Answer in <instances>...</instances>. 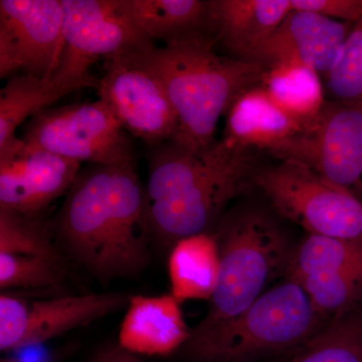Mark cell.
I'll return each mask as SVG.
<instances>
[{"instance_id": "484cf974", "label": "cell", "mask_w": 362, "mask_h": 362, "mask_svg": "<svg viewBox=\"0 0 362 362\" xmlns=\"http://www.w3.org/2000/svg\"><path fill=\"white\" fill-rule=\"evenodd\" d=\"M63 259L0 254V289L32 290L52 287L63 282Z\"/></svg>"}, {"instance_id": "6da1fadb", "label": "cell", "mask_w": 362, "mask_h": 362, "mask_svg": "<svg viewBox=\"0 0 362 362\" xmlns=\"http://www.w3.org/2000/svg\"><path fill=\"white\" fill-rule=\"evenodd\" d=\"M54 235L66 256L100 283L141 275L153 240L145 185L135 168H81L57 216Z\"/></svg>"}, {"instance_id": "2e32d148", "label": "cell", "mask_w": 362, "mask_h": 362, "mask_svg": "<svg viewBox=\"0 0 362 362\" xmlns=\"http://www.w3.org/2000/svg\"><path fill=\"white\" fill-rule=\"evenodd\" d=\"M190 332L181 303L171 293L136 295L126 308L117 343L134 356L165 357L177 354Z\"/></svg>"}, {"instance_id": "cb8c5ba5", "label": "cell", "mask_w": 362, "mask_h": 362, "mask_svg": "<svg viewBox=\"0 0 362 362\" xmlns=\"http://www.w3.org/2000/svg\"><path fill=\"white\" fill-rule=\"evenodd\" d=\"M296 282L314 308L330 320L362 305V267L308 276Z\"/></svg>"}, {"instance_id": "7402d4cb", "label": "cell", "mask_w": 362, "mask_h": 362, "mask_svg": "<svg viewBox=\"0 0 362 362\" xmlns=\"http://www.w3.org/2000/svg\"><path fill=\"white\" fill-rule=\"evenodd\" d=\"M362 267V235L354 238L308 235L298 242L285 278L308 276Z\"/></svg>"}, {"instance_id": "83f0119b", "label": "cell", "mask_w": 362, "mask_h": 362, "mask_svg": "<svg viewBox=\"0 0 362 362\" xmlns=\"http://www.w3.org/2000/svg\"><path fill=\"white\" fill-rule=\"evenodd\" d=\"M292 9L313 11L335 21L356 23L362 18V0H290Z\"/></svg>"}, {"instance_id": "f1b7e54d", "label": "cell", "mask_w": 362, "mask_h": 362, "mask_svg": "<svg viewBox=\"0 0 362 362\" xmlns=\"http://www.w3.org/2000/svg\"><path fill=\"white\" fill-rule=\"evenodd\" d=\"M0 362H58L59 354L44 345L25 347L6 354Z\"/></svg>"}, {"instance_id": "ac0fdd59", "label": "cell", "mask_w": 362, "mask_h": 362, "mask_svg": "<svg viewBox=\"0 0 362 362\" xmlns=\"http://www.w3.org/2000/svg\"><path fill=\"white\" fill-rule=\"evenodd\" d=\"M98 85L99 80L90 74L84 77L52 74L49 78L18 75L8 78L0 90V147L18 137L16 130L28 118L75 90Z\"/></svg>"}, {"instance_id": "4fadbf2b", "label": "cell", "mask_w": 362, "mask_h": 362, "mask_svg": "<svg viewBox=\"0 0 362 362\" xmlns=\"http://www.w3.org/2000/svg\"><path fill=\"white\" fill-rule=\"evenodd\" d=\"M80 162L56 156L16 137L0 147V209L39 216L66 194Z\"/></svg>"}, {"instance_id": "5b68a950", "label": "cell", "mask_w": 362, "mask_h": 362, "mask_svg": "<svg viewBox=\"0 0 362 362\" xmlns=\"http://www.w3.org/2000/svg\"><path fill=\"white\" fill-rule=\"evenodd\" d=\"M329 322L296 281L284 278L239 315L190 332L176 354L183 362H264L296 354Z\"/></svg>"}, {"instance_id": "8992f818", "label": "cell", "mask_w": 362, "mask_h": 362, "mask_svg": "<svg viewBox=\"0 0 362 362\" xmlns=\"http://www.w3.org/2000/svg\"><path fill=\"white\" fill-rule=\"evenodd\" d=\"M256 189L281 220L308 235H362V202L303 163L286 159L263 166L256 176Z\"/></svg>"}, {"instance_id": "7a4b0ae2", "label": "cell", "mask_w": 362, "mask_h": 362, "mask_svg": "<svg viewBox=\"0 0 362 362\" xmlns=\"http://www.w3.org/2000/svg\"><path fill=\"white\" fill-rule=\"evenodd\" d=\"M262 168L254 149L223 138L201 148L150 147L145 194L153 242L169 251L182 238L214 232L230 202L256 189Z\"/></svg>"}, {"instance_id": "9a60e30c", "label": "cell", "mask_w": 362, "mask_h": 362, "mask_svg": "<svg viewBox=\"0 0 362 362\" xmlns=\"http://www.w3.org/2000/svg\"><path fill=\"white\" fill-rule=\"evenodd\" d=\"M291 11L290 0H209L204 33L226 56L256 64L259 52Z\"/></svg>"}, {"instance_id": "f546056e", "label": "cell", "mask_w": 362, "mask_h": 362, "mask_svg": "<svg viewBox=\"0 0 362 362\" xmlns=\"http://www.w3.org/2000/svg\"><path fill=\"white\" fill-rule=\"evenodd\" d=\"M88 362H143L139 356H134L119 346L118 343L102 345L90 357Z\"/></svg>"}, {"instance_id": "603a6c76", "label": "cell", "mask_w": 362, "mask_h": 362, "mask_svg": "<svg viewBox=\"0 0 362 362\" xmlns=\"http://www.w3.org/2000/svg\"><path fill=\"white\" fill-rule=\"evenodd\" d=\"M289 362H362V305L330 320Z\"/></svg>"}, {"instance_id": "ba28073f", "label": "cell", "mask_w": 362, "mask_h": 362, "mask_svg": "<svg viewBox=\"0 0 362 362\" xmlns=\"http://www.w3.org/2000/svg\"><path fill=\"white\" fill-rule=\"evenodd\" d=\"M268 152L309 166L362 202V105L326 101L310 126Z\"/></svg>"}, {"instance_id": "5bb4252c", "label": "cell", "mask_w": 362, "mask_h": 362, "mask_svg": "<svg viewBox=\"0 0 362 362\" xmlns=\"http://www.w3.org/2000/svg\"><path fill=\"white\" fill-rule=\"evenodd\" d=\"M354 23L292 9L259 52L264 69L297 63L325 76L339 59Z\"/></svg>"}, {"instance_id": "52a82bcc", "label": "cell", "mask_w": 362, "mask_h": 362, "mask_svg": "<svg viewBox=\"0 0 362 362\" xmlns=\"http://www.w3.org/2000/svg\"><path fill=\"white\" fill-rule=\"evenodd\" d=\"M21 139L81 164L135 168L129 135L101 99L40 112L26 122Z\"/></svg>"}, {"instance_id": "44dd1931", "label": "cell", "mask_w": 362, "mask_h": 362, "mask_svg": "<svg viewBox=\"0 0 362 362\" xmlns=\"http://www.w3.org/2000/svg\"><path fill=\"white\" fill-rule=\"evenodd\" d=\"M131 21L150 40L164 44L194 32H204L206 1L123 0Z\"/></svg>"}, {"instance_id": "277c9868", "label": "cell", "mask_w": 362, "mask_h": 362, "mask_svg": "<svg viewBox=\"0 0 362 362\" xmlns=\"http://www.w3.org/2000/svg\"><path fill=\"white\" fill-rule=\"evenodd\" d=\"M270 206L240 204L228 209L214 230L221 255L218 284L204 318L202 333L246 310L278 278L286 277L298 242Z\"/></svg>"}, {"instance_id": "e0dca14e", "label": "cell", "mask_w": 362, "mask_h": 362, "mask_svg": "<svg viewBox=\"0 0 362 362\" xmlns=\"http://www.w3.org/2000/svg\"><path fill=\"white\" fill-rule=\"evenodd\" d=\"M226 115L223 139L243 148L270 151L304 130L259 86L240 94Z\"/></svg>"}, {"instance_id": "4316f807", "label": "cell", "mask_w": 362, "mask_h": 362, "mask_svg": "<svg viewBox=\"0 0 362 362\" xmlns=\"http://www.w3.org/2000/svg\"><path fill=\"white\" fill-rule=\"evenodd\" d=\"M324 77L331 101L362 105V18L354 23L339 59Z\"/></svg>"}, {"instance_id": "9c48e42d", "label": "cell", "mask_w": 362, "mask_h": 362, "mask_svg": "<svg viewBox=\"0 0 362 362\" xmlns=\"http://www.w3.org/2000/svg\"><path fill=\"white\" fill-rule=\"evenodd\" d=\"M123 292L30 299L6 292L0 296V350L4 354L44 345L66 332L127 308Z\"/></svg>"}, {"instance_id": "d4e9b609", "label": "cell", "mask_w": 362, "mask_h": 362, "mask_svg": "<svg viewBox=\"0 0 362 362\" xmlns=\"http://www.w3.org/2000/svg\"><path fill=\"white\" fill-rule=\"evenodd\" d=\"M0 254L63 259L42 214L30 216L1 209Z\"/></svg>"}, {"instance_id": "ffe728a7", "label": "cell", "mask_w": 362, "mask_h": 362, "mask_svg": "<svg viewBox=\"0 0 362 362\" xmlns=\"http://www.w3.org/2000/svg\"><path fill=\"white\" fill-rule=\"evenodd\" d=\"M259 86L304 129L315 121L326 103L319 73L301 64H280L265 69Z\"/></svg>"}, {"instance_id": "7c38bea8", "label": "cell", "mask_w": 362, "mask_h": 362, "mask_svg": "<svg viewBox=\"0 0 362 362\" xmlns=\"http://www.w3.org/2000/svg\"><path fill=\"white\" fill-rule=\"evenodd\" d=\"M63 49L62 0L0 1V78L51 77Z\"/></svg>"}, {"instance_id": "3957f363", "label": "cell", "mask_w": 362, "mask_h": 362, "mask_svg": "<svg viewBox=\"0 0 362 362\" xmlns=\"http://www.w3.org/2000/svg\"><path fill=\"white\" fill-rule=\"evenodd\" d=\"M139 56L161 81L175 108L178 132L171 141L195 148L216 140L221 115L240 94L259 86L265 73L258 64L218 54L202 30Z\"/></svg>"}, {"instance_id": "d6986e66", "label": "cell", "mask_w": 362, "mask_h": 362, "mask_svg": "<svg viewBox=\"0 0 362 362\" xmlns=\"http://www.w3.org/2000/svg\"><path fill=\"white\" fill-rule=\"evenodd\" d=\"M170 293L180 302L213 296L221 271V255L214 232L197 233L175 243L168 254Z\"/></svg>"}, {"instance_id": "8fae6325", "label": "cell", "mask_w": 362, "mask_h": 362, "mask_svg": "<svg viewBox=\"0 0 362 362\" xmlns=\"http://www.w3.org/2000/svg\"><path fill=\"white\" fill-rule=\"evenodd\" d=\"M98 90L124 129L149 147L177 135L178 119L168 93L139 52L106 59Z\"/></svg>"}, {"instance_id": "30bf717a", "label": "cell", "mask_w": 362, "mask_h": 362, "mask_svg": "<svg viewBox=\"0 0 362 362\" xmlns=\"http://www.w3.org/2000/svg\"><path fill=\"white\" fill-rule=\"evenodd\" d=\"M64 49L59 76L83 77L98 59L156 49L128 16L123 0H62Z\"/></svg>"}]
</instances>
